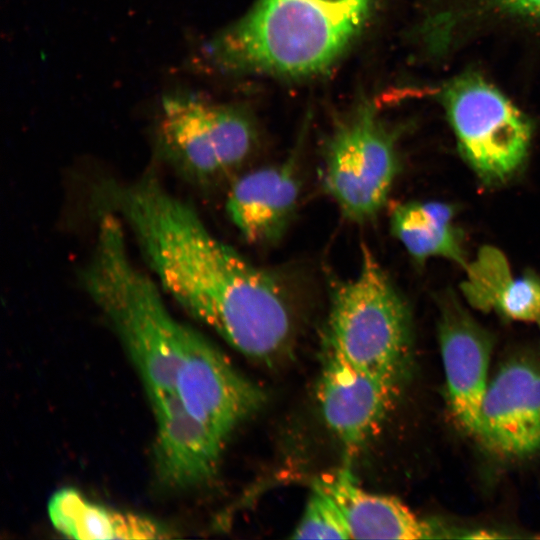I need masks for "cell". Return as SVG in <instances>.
Returning <instances> with one entry per match:
<instances>
[{
    "mask_svg": "<svg viewBox=\"0 0 540 540\" xmlns=\"http://www.w3.org/2000/svg\"><path fill=\"white\" fill-rule=\"evenodd\" d=\"M161 155L198 183L217 180L238 168L254 143V129L238 108L189 92L162 98L156 131Z\"/></svg>",
    "mask_w": 540,
    "mask_h": 540,
    "instance_id": "4",
    "label": "cell"
},
{
    "mask_svg": "<svg viewBox=\"0 0 540 540\" xmlns=\"http://www.w3.org/2000/svg\"><path fill=\"white\" fill-rule=\"evenodd\" d=\"M410 342L407 303L364 247L355 275L331 290L325 349L361 371L397 382Z\"/></svg>",
    "mask_w": 540,
    "mask_h": 540,
    "instance_id": "3",
    "label": "cell"
},
{
    "mask_svg": "<svg viewBox=\"0 0 540 540\" xmlns=\"http://www.w3.org/2000/svg\"><path fill=\"white\" fill-rule=\"evenodd\" d=\"M174 394L190 414L224 442L266 400L264 391L239 373L196 330L191 335Z\"/></svg>",
    "mask_w": 540,
    "mask_h": 540,
    "instance_id": "7",
    "label": "cell"
},
{
    "mask_svg": "<svg viewBox=\"0 0 540 540\" xmlns=\"http://www.w3.org/2000/svg\"><path fill=\"white\" fill-rule=\"evenodd\" d=\"M494 455L521 459L540 451V361L515 357L488 382L476 437Z\"/></svg>",
    "mask_w": 540,
    "mask_h": 540,
    "instance_id": "8",
    "label": "cell"
},
{
    "mask_svg": "<svg viewBox=\"0 0 540 540\" xmlns=\"http://www.w3.org/2000/svg\"><path fill=\"white\" fill-rule=\"evenodd\" d=\"M455 209L439 201H409L395 206L390 216L392 235L418 263L443 257L468 265L462 236L453 224Z\"/></svg>",
    "mask_w": 540,
    "mask_h": 540,
    "instance_id": "16",
    "label": "cell"
},
{
    "mask_svg": "<svg viewBox=\"0 0 540 540\" xmlns=\"http://www.w3.org/2000/svg\"><path fill=\"white\" fill-rule=\"evenodd\" d=\"M512 10L527 15L540 16V0H499Z\"/></svg>",
    "mask_w": 540,
    "mask_h": 540,
    "instance_id": "18",
    "label": "cell"
},
{
    "mask_svg": "<svg viewBox=\"0 0 540 540\" xmlns=\"http://www.w3.org/2000/svg\"><path fill=\"white\" fill-rule=\"evenodd\" d=\"M439 310L448 408L457 426L475 438L488 386L492 339L451 291L440 295Z\"/></svg>",
    "mask_w": 540,
    "mask_h": 540,
    "instance_id": "9",
    "label": "cell"
},
{
    "mask_svg": "<svg viewBox=\"0 0 540 540\" xmlns=\"http://www.w3.org/2000/svg\"><path fill=\"white\" fill-rule=\"evenodd\" d=\"M293 539H351L345 518L334 499L316 482Z\"/></svg>",
    "mask_w": 540,
    "mask_h": 540,
    "instance_id": "17",
    "label": "cell"
},
{
    "mask_svg": "<svg viewBox=\"0 0 540 540\" xmlns=\"http://www.w3.org/2000/svg\"><path fill=\"white\" fill-rule=\"evenodd\" d=\"M48 514L55 529L73 539L143 540L170 537V531L155 520L91 502L74 488L55 492L48 503Z\"/></svg>",
    "mask_w": 540,
    "mask_h": 540,
    "instance_id": "15",
    "label": "cell"
},
{
    "mask_svg": "<svg viewBox=\"0 0 540 540\" xmlns=\"http://www.w3.org/2000/svg\"><path fill=\"white\" fill-rule=\"evenodd\" d=\"M99 210L116 214L159 287L246 357L269 362L292 336V315L276 279L215 236L196 208L153 172L103 180Z\"/></svg>",
    "mask_w": 540,
    "mask_h": 540,
    "instance_id": "1",
    "label": "cell"
},
{
    "mask_svg": "<svg viewBox=\"0 0 540 540\" xmlns=\"http://www.w3.org/2000/svg\"><path fill=\"white\" fill-rule=\"evenodd\" d=\"M538 325H539V328H540V319L537 321Z\"/></svg>",
    "mask_w": 540,
    "mask_h": 540,
    "instance_id": "19",
    "label": "cell"
},
{
    "mask_svg": "<svg viewBox=\"0 0 540 540\" xmlns=\"http://www.w3.org/2000/svg\"><path fill=\"white\" fill-rule=\"evenodd\" d=\"M396 383L361 371L325 349L316 395L325 423L347 451L354 453L372 435Z\"/></svg>",
    "mask_w": 540,
    "mask_h": 540,
    "instance_id": "10",
    "label": "cell"
},
{
    "mask_svg": "<svg viewBox=\"0 0 540 540\" xmlns=\"http://www.w3.org/2000/svg\"><path fill=\"white\" fill-rule=\"evenodd\" d=\"M461 284L467 302L483 312L524 322L540 319V277L528 270L515 278L505 255L493 246H483L465 268Z\"/></svg>",
    "mask_w": 540,
    "mask_h": 540,
    "instance_id": "14",
    "label": "cell"
},
{
    "mask_svg": "<svg viewBox=\"0 0 540 540\" xmlns=\"http://www.w3.org/2000/svg\"><path fill=\"white\" fill-rule=\"evenodd\" d=\"M375 0H258L206 50L228 71L307 76L328 68L365 25Z\"/></svg>",
    "mask_w": 540,
    "mask_h": 540,
    "instance_id": "2",
    "label": "cell"
},
{
    "mask_svg": "<svg viewBox=\"0 0 540 540\" xmlns=\"http://www.w3.org/2000/svg\"><path fill=\"white\" fill-rule=\"evenodd\" d=\"M445 103L460 153L478 179L489 187L511 180L530 148L532 127L526 116L479 77L456 80Z\"/></svg>",
    "mask_w": 540,
    "mask_h": 540,
    "instance_id": "6",
    "label": "cell"
},
{
    "mask_svg": "<svg viewBox=\"0 0 540 540\" xmlns=\"http://www.w3.org/2000/svg\"><path fill=\"white\" fill-rule=\"evenodd\" d=\"M399 169L395 137L369 104L339 122L324 147V188L343 217L354 223L379 214Z\"/></svg>",
    "mask_w": 540,
    "mask_h": 540,
    "instance_id": "5",
    "label": "cell"
},
{
    "mask_svg": "<svg viewBox=\"0 0 540 540\" xmlns=\"http://www.w3.org/2000/svg\"><path fill=\"white\" fill-rule=\"evenodd\" d=\"M149 398L157 425L155 464L160 480L181 489L210 480L224 441L190 414L174 393Z\"/></svg>",
    "mask_w": 540,
    "mask_h": 540,
    "instance_id": "11",
    "label": "cell"
},
{
    "mask_svg": "<svg viewBox=\"0 0 540 540\" xmlns=\"http://www.w3.org/2000/svg\"><path fill=\"white\" fill-rule=\"evenodd\" d=\"M337 503L351 539H428L438 531L393 496L371 493L342 468L315 481Z\"/></svg>",
    "mask_w": 540,
    "mask_h": 540,
    "instance_id": "13",
    "label": "cell"
},
{
    "mask_svg": "<svg viewBox=\"0 0 540 540\" xmlns=\"http://www.w3.org/2000/svg\"><path fill=\"white\" fill-rule=\"evenodd\" d=\"M294 159L250 171L230 189L226 212L247 242L273 243L288 227L300 191Z\"/></svg>",
    "mask_w": 540,
    "mask_h": 540,
    "instance_id": "12",
    "label": "cell"
}]
</instances>
